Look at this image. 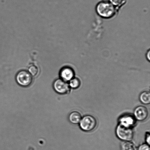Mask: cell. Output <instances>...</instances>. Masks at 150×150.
Masks as SVG:
<instances>
[{"label": "cell", "mask_w": 150, "mask_h": 150, "mask_svg": "<svg viewBox=\"0 0 150 150\" xmlns=\"http://www.w3.org/2000/svg\"><path fill=\"white\" fill-rule=\"evenodd\" d=\"M96 10L98 15L104 18H110L115 14L114 6L109 1H103L97 4Z\"/></svg>", "instance_id": "cell-1"}, {"label": "cell", "mask_w": 150, "mask_h": 150, "mask_svg": "<svg viewBox=\"0 0 150 150\" xmlns=\"http://www.w3.org/2000/svg\"><path fill=\"white\" fill-rule=\"evenodd\" d=\"M117 137L125 142H130L133 139L134 132L131 128L125 127L119 124L116 130Z\"/></svg>", "instance_id": "cell-2"}, {"label": "cell", "mask_w": 150, "mask_h": 150, "mask_svg": "<svg viewBox=\"0 0 150 150\" xmlns=\"http://www.w3.org/2000/svg\"><path fill=\"white\" fill-rule=\"evenodd\" d=\"M97 124V121L95 117L89 115L85 116L82 117L79 122L81 129L86 132L93 130L96 127Z\"/></svg>", "instance_id": "cell-3"}, {"label": "cell", "mask_w": 150, "mask_h": 150, "mask_svg": "<svg viewBox=\"0 0 150 150\" xmlns=\"http://www.w3.org/2000/svg\"><path fill=\"white\" fill-rule=\"evenodd\" d=\"M16 80L20 86L27 87L31 84L33 78L28 72L26 70H21L17 73Z\"/></svg>", "instance_id": "cell-4"}, {"label": "cell", "mask_w": 150, "mask_h": 150, "mask_svg": "<svg viewBox=\"0 0 150 150\" xmlns=\"http://www.w3.org/2000/svg\"><path fill=\"white\" fill-rule=\"evenodd\" d=\"M53 87L56 92L60 94L68 93L70 90L69 83L61 79H57L54 81Z\"/></svg>", "instance_id": "cell-5"}, {"label": "cell", "mask_w": 150, "mask_h": 150, "mask_svg": "<svg viewBox=\"0 0 150 150\" xmlns=\"http://www.w3.org/2000/svg\"><path fill=\"white\" fill-rule=\"evenodd\" d=\"M134 114L136 120L142 121L147 118L148 111L146 107L143 106H139L135 109Z\"/></svg>", "instance_id": "cell-6"}, {"label": "cell", "mask_w": 150, "mask_h": 150, "mask_svg": "<svg viewBox=\"0 0 150 150\" xmlns=\"http://www.w3.org/2000/svg\"><path fill=\"white\" fill-rule=\"evenodd\" d=\"M136 120L134 116L131 115H126L120 117L119 122L120 124L122 125L132 128L136 125Z\"/></svg>", "instance_id": "cell-7"}, {"label": "cell", "mask_w": 150, "mask_h": 150, "mask_svg": "<svg viewBox=\"0 0 150 150\" xmlns=\"http://www.w3.org/2000/svg\"><path fill=\"white\" fill-rule=\"evenodd\" d=\"M61 79L66 82L69 81L74 78V71L69 67H64L62 69L60 72Z\"/></svg>", "instance_id": "cell-8"}, {"label": "cell", "mask_w": 150, "mask_h": 150, "mask_svg": "<svg viewBox=\"0 0 150 150\" xmlns=\"http://www.w3.org/2000/svg\"><path fill=\"white\" fill-rule=\"evenodd\" d=\"M82 116L78 111H73L69 115V119L70 122L74 124H77L80 122Z\"/></svg>", "instance_id": "cell-9"}, {"label": "cell", "mask_w": 150, "mask_h": 150, "mask_svg": "<svg viewBox=\"0 0 150 150\" xmlns=\"http://www.w3.org/2000/svg\"><path fill=\"white\" fill-rule=\"evenodd\" d=\"M141 102L144 104H148L150 103V93L149 91H146L142 92L139 96Z\"/></svg>", "instance_id": "cell-10"}, {"label": "cell", "mask_w": 150, "mask_h": 150, "mask_svg": "<svg viewBox=\"0 0 150 150\" xmlns=\"http://www.w3.org/2000/svg\"><path fill=\"white\" fill-rule=\"evenodd\" d=\"M69 81V84L70 88H73V89H77L80 86V81L77 78H73Z\"/></svg>", "instance_id": "cell-11"}, {"label": "cell", "mask_w": 150, "mask_h": 150, "mask_svg": "<svg viewBox=\"0 0 150 150\" xmlns=\"http://www.w3.org/2000/svg\"><path fill=\"white\" fill-rule=\"evenodd\" d=\"M122 150H136V146L134 144L130 142H124L122 145Z\"/></svg>", "instance_id": "cell-12"}, {"label": "cell", "mask_w": 150, "mask_h": 150, "mask_svg": "<svg viewBox=\"0 0 150 150\" xmlns=\"http://www.w3.org/2000/svg\"><path fill=\"white\" fill-rule=\"evenodd\" d=\"M28 72L32 76H36L37 75L39 72L38 67L35 66H32L28 69Z\"/></svg>", "instance_id": "cell-13"}, {"label": "cell", "mask_w": 150, "mask_h": 150, "mask_svg": "<svg viewBox=\"0 0 150 150\" xmlns=\"http://www.w3.org/2000/svg\"><path fill=\"white\" fill-rule=\"evenodd\" d=\"M123 0H110L109 2L111 3L113 6H118L121 5L123 3Z\"/></svg>", "instance_id": "cell-14"}, {"label": "cell", "mask_w": 150, "mask_h": 150, "mask_svg": "<svg viewBox=\"0 0 150 150\" xmlns=\"http://www.w3.org/2000/svg\"><path fill=\"white\" fill-rule=\"evenodd\" d=\"M139 150H150L149 145L147 144H144L139 147Z\"/></svg>", "instance_id": "cell-15"}, {"label": "cell", "mask_w": 150, "mask_h": 150, "mask_svg": "<svg viewBox=\"0 0 150 150\" xmlns=\"http://www.w3.org/2000/svg\"><path fill=\"white\" fill-rule=\"evenodd\" d=\"M146 141L147 143V144L149 145L150 144V136L149 133H146Z\"/></svg>", "instance_id": "cell-16"}, {"label": "cell", "mask_w": 150, "mask_h": 150, "mask_svg": "<svg viewBox=\"0 0 150 150\" xmlns=\"http://www.w3.org/2000/svg\"><path fill=\"white\" fill-rule=\"evenodd\" d=\"M148 56V59H149H149H150V51H148V52L147 53V54L146 56Z\"/></svg>", "instance_id": "cell-17"}]
</instances>
